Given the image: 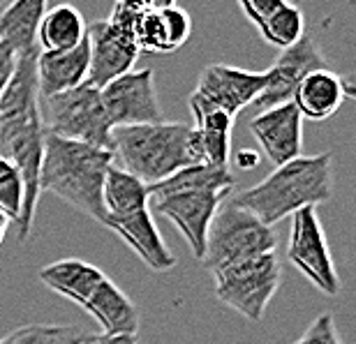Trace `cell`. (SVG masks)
I'll return each mask as SVG.
<instances>
[{"label":"cell","instance_id":"6da1fadb","mask_svg":"<svg viewBox=\"0 0 356 344\" xmlns=\"http://www.w3.org/2000/svg\"><path fill=\"white\" fill-rule=\"evenodd\" d=\"M38 56H19L17 72L10 85L0 95V157L10 160L19 169L26 188L24 215L19 220V240H26L31 234L35 211L40 199V169L44 153V127L40 118V90H38Z\"/></svg>","mask_w":356,"mask_h":344},{"label":"cell","instance_id":"7a4b0ae2","mask_svg":"<svg viewBox=\"0 0 356 344\" xmlns=\"http://www.w3.org/2000/svg\"><path fill=\"white\" fill-rule=\"evenodd\" d=\"M333 197V155H301L250 190L238 192L232 199L243 211L252 213L266 227L294 215L303 208H317Z\"/></svg>","mask_w":356,"mask_h":344},{"label":"cell","instance_id":"3957f363","mask_svg":"<svg viewBox=\"0 0 356 344\" xmlns=\"http://www.w3.org/2000/svg\"><path fill=\"white\" fill-rule=\"evenodd\" d=\"M111 164V150L44 134L40 192H51L76 211L104 224L106 211L102 206V188Z\"/></svg>","mask_w":356,"mask_h":344},{"label":"cell","instance_id":"277c9868","mask_svg":"<svg viewBox=\"0 0 356 344\" xmlns=\"http://www.w3.org/2000/svg\"><path fill=\"white\" fill-rule=\"evenodd\" d=\"M113 164L144 185L165 181L176 171L199 164L195 134L185 123H153L111 130Z\"/></svg>","mask_w":356,"mask_h":344},{"label":"cell","instance_id":"5b68a950","mask_svg":"<svg viewBox=\"0 0 356 344\" xmlns=\"http://www.w3.org/2000/svg\"><path fill=\"white\" fill-rule=\"evenodd\" d=\"M40 118L44 134L111 150L113 125L104 111L99 90L88 83L40 99Z\"/></svg>","mask_w":356,"mask_h":344},{"label":"cell","instance_id":"8992f818","mask_svg":"<svg viewBox=\"0 0 356 344\" xmlns=\"http://www.w3.org/2000/svg\"><path fill=\"white\" fill-rule=\"evenodd\" d=\"M275 245L277 234L273 227H266L252 213L229 202L220 206L218 215L211 222L202 261L211 273H218L238 261L275 252Z\"/></svg>","mask_w":356,"mask_h":344},{"label":"cell","instance_id":"52a82bcc","mask_svg":"<svg viewBox=\"0 0 356 344\" xmlns=\"http://www.w3.org/2000/svg\"><path fill=\"white\" fill-rule=\"evenodd\" d=\"M141 12V3H118L111 17L88 28L90 67L86 83L102 90L113 79L132 72L139 49L134 40V24Z\"/></svg>","mask_w":356,"mask_h":344},{"label":"cell","instance_id":"ba28073f","mask_svg":"<svg viewBox=\"0 0 356 344\" xmlns=\"http://www.w3.org/2000/svg\"><path fill=\"white\" fill-rule=\"evenodd\" d=\"M280 279L282 266L275 252H270L213 273V286H216V298L220 303L257 324L264 319L270 298L280 286Z\"/></svg>","mask_w":356,"mask_h":344},{"label":"cell","instance_id":"9c48e42d","mask_svg":"<svg viewBox=\"0 0 356 344\" xmlns=\"http://www.w3.org/2000/svg\"><path fill=\"white\" fill-rule=\"evenodd\" d=\"M264 85L266 72H250L213 63L202 72L197 88L190 95V111H220L236 120L245 106H252Z\"/></svg>","mask_w":356,"mask_h":344},{"label":"cell","instance_id":"30bf717a","mask_svg":"<svg viewBox=\"0 0 356 344\" xmlns=\"http://www.w3.org/2000/svg\"><path fill=\"white\" fill-rule=\"evenodd\" d=\"M287 256L301 273L326 296H338L343 289L340 275L333 266L329 240L315 208H303L291 215V234Z\"/></svg>","mask_w":356,"mask_h":344},{"label":"cell","instance_id":"8fae6325","mask_svg":"<svg viewBox=\"0 0 356 344\" xmlns=\"http://www.w3.org/2000/svg\"><path fill=\"white\" fill-rule=\"evenodd\" d=\"M99 95L113 127L162 123V106L151 67L132 69L113 79L99 90Z\"/></svg>","mask_w":356,"mask_h":344},{"label":"cell","instance_id":"7c38bea8","mask_svg":"<svg viewBox=\"0 0 356 344\" xmlns=\"http://www.w3.org/2000/svg\"><path fill=\"white\" fill-rule=\"evenodd\" d=\"M326 69V60L322 49L317 47V42L310 38L308 33L296 42L294 47L284 49L273 63V67L266 69V85L259 92V97L254 99L252 106L254 111H268L273 106L294 102V92L298 83L303 81L310 72Z\"/></svg>","mask_w":356,"mask_h":344},{"label":"cell","instance_id":"4fadbf2b","mask_svg":"<svg viewBox=\"0 0 356 344\" xmlns=\"http://www.w3.org/2000/svg\"><path fill=\"white\" fill-rule=\"evenodd\" d=\"M227 197L229 192H183V195H172L151 204H155V211L183 234L190 252L195 254V259L202 261L211 222Z\"/></svg>","mask_w":356,"mask_h":344},{"label":"cell","instance_id":"5bb4252c","mask_svg":"<svg viewBox=\"0 0 356 344\" xmlns=\"http://www.w3.org/2000/svg\"><path fill=\"white\" fill-rule=\"evenodd\" d=\"M250 132L275 169L303 155V116L294 102L257 113Z\"/></svg>","mask_w":356,"mask_h":344},{"label":"cell","instance_id":"9a60e30c","mask_svg":"<svg viewBox=\"0 0 356 344\" xmlns=\"http://www.w3.org/2000/svg\"><path fill=\"white\" fill-rule=\"evenodd\" d=\"M190 14L174 3H141V12L134 24V40L139 54H174L190 40Z\"/></svg>","mask_w":356,"mask_h":344},{"label":"cell","instance_id":"2e32d148","mask_svg":"<svg viewBox=\"0 0 356 344\" xmlns=\"http://www.w3.org/2000/svg\"><path fill=\"white\" fill-rule=\"evenodd\" d=\"M104 227L111 229L155 273H167L176 266V256L162 240L151 208L130 215H118V218H106Z\"/></svg>","mask_w":356,"mask_h":344},{"label":"cell","instance_id":"e0dca14e","mask_svg":"<svg viewBox=\"0 0 356 344\" xmlns=\"http://www.w3.org/2000/svg\"><path fill=\"white\" fill-rule=\"evenodd\" d=\"M90 67L88 38L70 51H40L38 56V90L40 99L60 95L86 83Z\"/></svg>","mask_w":356,"mask_h":344},{"label":"cell","instance_id":"ac0fdd59","mask_svg":"<svg viewBox=\"0 0 356 344\" xmlns=\"http://www.w3.org/2000/svg\"><path fill=\"white\" fill-rule=\"evenodd\" d=\"M347 97H356V92L345 83L343 76L333 69H317L298 83L294 104L303 118L322 123L336 116Z\"/></svg>","mask_w":356,"mask_h":344},{"label":"cell","instance_id":"d6986e66","mask_svg":"<svg viewBox=\"0 0 356 344\" xmlns=\"http://www.w3.org/2000/svg\"><path fill=\"white\" fill-rule=\"evenodd\" d=\"M92 319L97 321L104 335H137L141 326V314L134 300L120 289L116 282L104 277L83 305Z\"/></svg>","mask_w":356,"mask_h":344},{"label":"cell","instance_id":"ffe728a7","mask_svg":"<svg viewBox=\"0 0 356 344\" xmlns=\"http://www.w3.org/2000/svg\"><path fill=\"white\" fill-rule=\"evenodd\" d=\"M104 277L102 270L83 259H60L40 270V279L47 289L81 307Z\"/></svg>","mask_w":356,"mask_h":344},{"label":"cell","instance_id":"44dd1931","mask_svg":"<svg viewBox=\"0 0 356 344\" xmlns=\"http://www.w3.org/2000/svg\"><path fill=\"white\" fill-rule=\"evenodd\" d=\"M192 116H195L192 134H195V150L199 164L229 169L234 118L220 111H202L192 113Z\"/></svg>","mask_w":356,"mask_h":344},{"label":"cell","instance_id":"7402d4cb","mask_svg":"<svg viewBox=\"0 0 356 344\" xmlns=\"http://www.w3.org/2000/svg\"><path fill=\"white\" fill-rule=\"evenodd\" d=\"M47 5L42 0H14L0 14V42L12 47L17 56L38 51V31Z\"/></svg>","mask_w":356,"mask_h":344},{"label":"cell","instance_id":"603a6c76","mask_svg":"<svg viewBox=\"0 0 356 344\" xmlns=\"http://www.w3.org/2000/svg\"><path fill=\"white\" fill-rule=\"evenodd\" d=\"M234 185H236V178L229 174V169L195 164V167L176 171L165 181L148 185V202L183 195V192H232Z\"/></svg>","mask_w":356,"mask_h":344},{"label":"cell","instance_id":"cb8c5ba5","mask_svg":"<svg viewBox=\"0 0 356 344\" xmlns=\"http://www.w3.org/2000/svg\"><path fill=\"white\" fill-rule=\"evenodd\" d=\"M88 38L83 14L72 5L47 7L40 21L38 47L40 51H70Z\"/></svg>","mask_w":356,"mask_h":344},{"label":"cell","instance_id":"d4e9b609","mask_svg":"<svg viewBox=\"0 0 356 344\" xmlns=\"http://www.w3.org/2000/svg\"><path fill=\"white\" fill-rule=\"evenodd\" d=\"M102 206L106 211V218L144 211V208H148V185L141 183L137 176L116 167V164H111L104 176Z\"/></svg>","mask_w":356,"mask_h":344},{"label":"cell","instance_id":"484cf974","mask_svg":"<svg viewBox=\"0 0 356 344\" xmlns=\"http://www.w3.org/2000/svg\"><path fill=\"white\" fill-rule=\"evenodd\" d=\"M257 31L261 38H264L266 44L277 47L284 51V49L294 47L305 35V17L301 12V7L280 0L277 10L270 14L266 21H261L257 26Z\"/></svg>","mask_w":356,"mask_h":344},{"label":"cell","instance_id":"4316f807","mask_svg":"<svg viewBox=\"0 0 356 344\" xmlns=\"http://www.w3.org/2000/svg\"><path fill=\"white\" fill-rule=\"evenodd\" d=\"M24 178H21L19 169L10 160L0 157V213L10 222H14V224H19L21 215H24Z\"/></svg>","mask_w":356,"mask_h":344},{"label":"cell","instance_id":"83f0119b","mask_svg":"<svg viewBox=\"0 0 356 344\" xmlns=\"http://www.w3.org/2000/svg\"><path fill=\"white\" fill-rule=\"evenodd\" d=\"M294 344H343L331 314H319Z\"/></svg>","mask_w":356,"mask_h":344},{"label":"cell","instance_id":"f1b7e54d","mask_svg":"<svg viewBox=\"0 0 356 344\" xmlns=\"http://www.w3.org/2000/svg\"><path fill=\"white\" fill-rule=\"evenodd\" d=\"M49 328L51 326H40V324L21 326L17 331H12L7 338L0 340V344H44Z\"/></svg>","mask_w":356,"mask_h":344},{"label":"cell","instance_id":"f546056e","mask_svg":"<svg viewBox=\"0 0 356 344\" xmlns=\"http://www.w3.org/2000/svg\"><path fill=\"white\" fill-rule=\"evenodd\" d=\"M17 63H19L17 51L12 47H7L5 42H0V95L10 85L14 72H17Z\"/></svg>","mask_w":356,"mask_h":344},{"label":"cell","instance_id":"4dcf8cb0","mask_svg":"<svg viewBox=\"0 0 356 344\" xmlns=\"http://www.w3.org/2000/svg\"><path fill=\"white\" fill-rule=\"evenodd\" d=\"M81 344H139L137 335H83Z\"/></svg>","mask_w":356,"mask_h":344},{"label":"cell","instance_id":"1f68e13d","mask_svg":"<svg viewBox=\"0 0 356 344\" xmlns=\"http://www.w3.org/2000/svg\"><path fill=\"white\" fill-rule=\"evenodd\" d=\"M257 162H259V155L252 153V150H241L238 153V167L250 169L252 164H257Z\"/></svg>","mask_w":356,"mask_h":344},{"label":"cell","instance_id":"d6a6232c","mask_svg":"<svg viewBox=\"0 0 356 344\" xmlns=\"http://www.w3.org/2000/svg\"><path fill=\"white\" fill-rule=\"evenodd\" d=\"M12 222L5 218L3 213H0V245H3V240H5V236H7V229H10Z\"/></svg>","mask_w":356,"mask_h":344}]
</instances>
